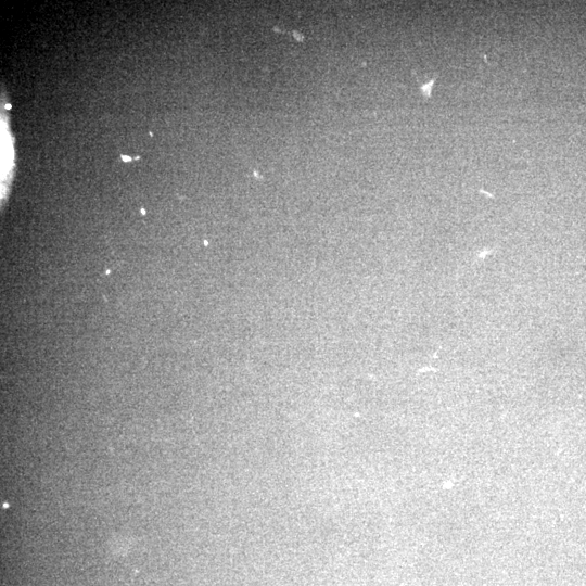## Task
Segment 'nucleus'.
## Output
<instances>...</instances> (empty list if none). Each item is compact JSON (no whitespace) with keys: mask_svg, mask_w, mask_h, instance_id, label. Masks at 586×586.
Listing matches in <instances>:
<instances>
[{"mask_svg":"<svg viewBox=\"0 0 586 586\" xmlns=\"http://www.w3.org/2000/svg\"><path fill=\"white\" fill-rule=\"evenodd\" d=\"M122 158L125 160V161H130V157L129 156H125V155H122Z\"/></svg>","mask_w":586,"mask_h":586,"instance_id":"1","label":"nucleus"}]
</instances>
